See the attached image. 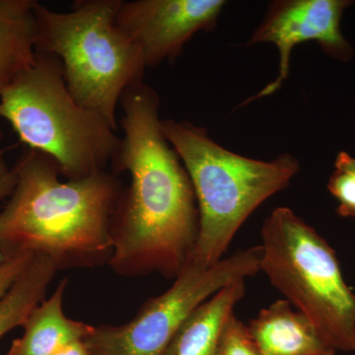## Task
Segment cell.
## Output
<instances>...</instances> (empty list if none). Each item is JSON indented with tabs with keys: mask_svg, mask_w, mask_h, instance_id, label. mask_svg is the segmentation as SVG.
Wrapping results in <instances>:
<instances>
[{
	"mask_svg": "<svg viewBox=\"0 0 355 355\" xmlns=\"http://www.w3.org/2000/svg\"><path fill=\"white\" fill-rule=\"evenodd\" d=\"M123 137L112 173L130 174L114 211L109 266L123 277L157 272L175 279L193 258L200 228L195 191L166 139L160 98L144 83L121 97Z\"/></svg>",
	"mask_w": 355,
	"mask_h": 355,
	"instance_id": "cell-1",
	"label": "cell"
},
{
	"mask_svg": "<svg viewBox=\"0 0 355 355\" xmlns=\"http://www.w3.org/2000/svg\"><path fill=\"white\" fill-rule=\"evenodd\" d=\"M0 119L25 147L53 158L65 180L108 171L121 144L108 120L74 100L51 53L36 51L34 64L2 92Z\"/></svg>",
	"mask_w": 355,
	"mask_h": 355,
	"instance_id": "cell-4",
	"label": "cell"
},
{
	"mask_svg": "<svg viewBox=\"0 0 355 355\" xmlns=\"http://www.w3.org/2000/svg\"><path fill=\"white\" fill-rule=\"evenodd\" d=\"M67 279L60 282L50 298L42 301L22 328L21 338L13 340L6 355H53L84 340L94 327L70 319L64 314V297Z\"/></svg>",
	"mask_w": 355,
	"mask_h": 355,
	"instance_id": "cell-11",
	"label": "cell"
},
{
	"mask_svg": "<svg viewBox=\"0 0 355 355\" xmlns=\"http://www.w3.org/2000/svg\"><path fill=\"white\" fill-rule=\"evenodd\" d=\"M53 355H89V354L84 343H76V345H70L67 349Z\"/></svg>",
	"mask_w": 355,
	"mask_h": 355,
	"instance_id": "cell-20",
	"label": "cell"
},
{
	"mask_svg": "<svg viewBox=\"0 0 355 355\" xmlns=\"http://www.w3.org/2000/svg\"><path fill=\"white\" fill-rule=\"evenodd\" d=\"M161 127L195 191L200 228L191 259L202 266L214 265L254 210L289 186L300 170L298 159L289 153L272 161L240 155L189 121L162 120Z\"/></svg>",
	"mask_w": 355,
	"mask_h": 355,
	"instance_id": "cell-3",
	"label": "cell"
},
{
	"mask_svg": "<svg viewBox=\"0 0 355 355\" xmlns=\"http://www.w3.org/2000/svg\"><path fill=\"white\" fill-rule=\"evenodd\" d=\"M261 239L260 272L336 352H352L355 293L343 277L335 250L286 207L266 217Z\"/></svg>",
	"mask_w": 355,
	"mask_h": 355,
	"instance_id": "cell-6",
	"label": "cell"
},
{
	"mask_svg": "<svg viewBox=\"0 0 355 355\" xmlns=\"http://www.w3.org/2000/svg\"><path fill=\"white\" fill-rule=\"evenodd\" d=\"M352 354L355 355V333H354V347H352Z\"/></svg>",
	"mask_w": 355,
	"mask_h": 355,
	"instance_id": "cell-21",
	"label": "cell"
},
{
	"mask_svg": "<svg viewBox=\"0 0 355 355\" xmlns=\"http://www.w3.org/2000/svg\"><path fill=\"white\" fill-rule=\"evenodd\" d=\"M217 355H261L246 324L233 316L224 331Z\"/></svg>",
	"mask_w": 355,
	"mask_h": 355,
	"instance_id": "cell-15",
	"label": "cell"
},
{
	"mask_svg": "<svg viewBox=\"0 0 355 355\" xmlns=\"http://www.w3.org/2000/svg\"><path fill=\"white\" fill-rule=\"evenodd\" d=\"M2 139V132H1V130H0V140Z\"/></svg>",
	"mask_w": 355,
	"mask_h": 355,
	"instance_id": "cell-22",
	"label": "cell"
},
{
	"mask_svg": "<svg viewBox=\"0 0 355 355\" xmlns=\"http://www.w3.org/2000/svg\"><path fill=\"white\" fill-rule=\"evenodd\" d=\"M246 280L229 284L198 306L173 336L164 355H217L235 307L246 293Z\"/></svg>",
	"mask_w": 355,
	"mask_h": 355,
	"instance_id": "cell-12",
	"label": "cell"
},
{
	"mask_svg": "<svg viewBox=\"0 0 355 355\" xmlns=\"http://www.w3.org/2000/svg\"><path fill=\"white\" fill-rule=\"evenodd\" d=\"M36 0H0V95L36 60Z\"/></svg>",
	"mask_w": 355,
	"mask_h": 355,
	"instance_id": "cell-13",
	"label": "cell"
},
{
	"mask_svg": "<svg viewBox=\"0 0 355 355\" xmlns=\"http://www.w3.org/2000/svg\"><path fill=\"white\" fill-rule=\"evenodd\" d=\"M58 268L44 256L31 263L0 299V340L16 327H22L33 310L43 301Z\"/></svg>",
	"mask_w": 355,
	"mask_h": 355,
	"instance_id": "cell-14",
	"label": "cell"
},
{
	"mask_svg": "<svg viewBox=\"0 0 355 355\" xmlns=\"http://www.w3.org/2000/svg\"><path fill=\"white\" fill-rule=\"evenodd\" d=\"M335 168L328 189L338 200L336 211L342 217L355 218V172L345 168Z\"/></svg>",
	"mask_w": 355,
	"mask_h": 355,
	"instance_id": "cell-16",
	"label": "cell"
},
{
	"mask_svg": "<svg viewBox=\"0 0 355 355\" xmlns=\"http://www.w3.org/2000/svg\"><path fill=\"white\" fill-rule=\"evenodd\" d=\"M347 0H277L268 4L265 18L248 41L249 46L268 43L279 50V76L258 94L242 103L248 105L277 92L291 70L293 49L306 42H317L324 53L349 60L352 49L340 30Z\"/></svg>",
	"mask_w": 355,
	"mask_h": 355,
	"instance_id": "cell-8",
	"label": "cell"
},
{
	"mask_svg": "<svg viewBox=\"0 0 355 355\" xmlns=\"http://www.w3.org/2000/svg\"><path fill=\"white\" fill-rule=\"evenodd\" d=\"M224 0H121L116 23L139 46L146 67L175 60L196 33L211 31Z\"/></svg>",
	"mask_w": 355,
	"mask_h": 355,
	"instance_id": "cell-9",
	"label": "cell"
},
{
	"mask_svg": "<svg viewBox=\"0 0 355 355\" xmlns=\"http://www.w3.org/2000/svg\"><path fill=\"white\" fill-rule=\"evenodd\" d=\"M13 169L15 186L0 211V252L7 259L46 257L58 270L109 265L123 190L116 175L60 181L55 161L28 147Z\"/></svg>",
	"mask_w": 355,
	"mask_h": 355,
	"instance_id": "cell-2",
	"label": "cell"
},
{
	"mask_svg": "<svg viewBox=\"0 0 355 355\" xmlns=\"http://www.w3.org/2000/svg\"><path fill=\"white\" fill-rule=\"evenodd\" d=\"M16 176L13 167L7 164L6 155L2 150H0V200L9 198L12 193L14 186H15ZM7 259L3 254L0 252V265L6 263Z\"/></svg>",
	"mask_w": 355,
	"mask_h": 355,
	"instance_id": "cell-18",
	"label": "cell"
},
{
	"mask_svg": "<svg viewBox=\"0 0 355 355\" xmlns=\"http://www.w3.org/2000/svg\"><path fill=\"white\" fill-rule=\"evenodd\" d=\"M261 355H336L309 318L286 299L275 301L247 326Z\"/></svg>",
	"mask_w": 355,
	"mask_h": 355,
	"instance_id": "cell-10",
	"label": "cell"
},
{
	"mask_svg": "<svg viewBox=\"0 0 355 355\" xmlns=\"http://www.w3.org/2000/svg\"><path fill=\"white\" fill-rule=\"evenodd\" d=\"M335 167L345 168L355 172V158L350 156L349 153H338L336 159Z\"/></svg>",
	"mask_w": 355,
	"mask_h": 355,
	"instance_id": "cell-19",
	"label": "cell"
},
{
	"mask_svg": "<svg viewBox=\"0 0 355 355\" xmlns=\"http://www.w3.org/2000/svg\"><path fill=\"white\" fill-rule=\"evenodd\" d=\"M121 0H78L69 11L37 2L36 51L60 60L70 94L118 130L123 93L144 83L141 51L121 32L116 15Z\"/></svg>",
	"mask_w": 355,
	"mask_h": 355,
	"instance_id": "cell-5",
	"label": "cell"
},
{
	"mask_svg": "<svg viewBox=\"0 0 355 355\" xmlns=\"http://www.w3.org/2000/svg\"><path fill=\"white\" fill-rule=\"evenodd\" d=\"M34 256L35 254H23L9 259L0 265V299L3 297L21 273L24 272Z\"/></svg>",
	"mask_w": 355,
	"mask_h": 355,
	"instance_id": "cell-17",
	"label": "cell"
},
{
	"mask_svg": "<svg viewBox=\"0 0 355 355\" xmlns=\"http://www.w3.org/2000/svg\"><path fill=\"white\" fill-rule=\"evenodd\" d=\"M261 256L259 245L212 266L191 259L172 286L148 299L127 324L94 327L84 340L89 355H164L173 336L198 306L229 284L260 272Z\"/></svg>",
	"mask_w": 355,
	"mask_h": 355,
	"instance_id": "cell-7",
	"label": "cell"
}]
</instances>
